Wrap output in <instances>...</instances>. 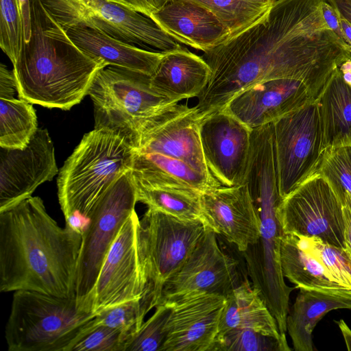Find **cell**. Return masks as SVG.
Wrapping results in <instances>:
<instances>
[{"label": "cell", "instance_id": "1", "mask_svg": "<svg viewBox=\"0 0 351 351\" xmlns=\"http://www.w3.org/2000/svg\"><path fill=\"white\" fill-rule=\"evenodd\" d=\"M324 1L277 0L252 25L204 52L210 77L195 106L200 119L267 80L296 79L324 87L351 59L349 46L324 19Z\"/></svg>", "mask_w": 351, "mask_h": 351}, {"label": "cell", "instance_id": "2", "mask_svg": "<svg viewBox=\"0 0 351 351\" xmlns=\"http://www.w3.org/2000/svg\"><path fill=\"white\" fill-rule=\"evenodd\" d=\"M82 233L61 228L39 197L0 211V291L75 296Z\"/></svg>", "mask_w": 351, "mask_h": 351}, {"label": "cell", "instance_id": "3", "mask_svg": "<svg viewBox=\"0 0 351 351\" xmlns=\"http://www.w3.org/2000/svg\"><path fill=\"white\" fill-rule=\"evenodd\" d=\"M108 66L85 54L46 10L31 0V34L13 64L19 97L48 108L70 110Z\"/></svg>", "mask_w": 351, "mask_h": 351}, {"label": "cell", "instance_id": "4", "mask_svg": "<svg viewBox=\"0 0 351 351\" xmlns=\"http://www.w3.org/2000/svg\"><path fill=\"white\" fill-rule=\"evenodd\" d=\"M134 149L106 129L85 134L60 171L58 197L65 220L79 216L88 221L95 205L109 187L132 169Z\"/></svg>", "mask_w": 351, "mask_h": 351}, {"label": "cell", "instance_id": "5", "mask_svg": "<svg viewBox=\"0 0 351 351\" xmlns=\"http://www.w3.org/2000/svg\"><path fill=\"white\" fill-rule=\"evenodd\" d=\"M248 189L261 220L258 241L244 252L248 274L272 315L281 335L286 338L287 317L291 291L287 285L280 263L282 230L277 216L282 199L277 173L270 169L254 173L247 180Z\"/></svg>", "mask_w": 351, "mask_h": 351}, {"label": "cell", "instance_id": "6", "mask_svg": "<svg viewBox=\"0 0 351 351\" xmlns=\"http://www.w3.org/2000/svg\"><path fill=\"white\" fill-rule=\"evenodd\" d=\"M96 314L76 297L14 291L5 328L9 351H66Z\"/></svg>", "mask_w": 351, "mask_h": 351}, {"label": "cell", "instance_id": "7", "mask_svg": "<svg viewBox=\"0 0 351 351\" xmlns=\"http://www.w3.org/2000/svg\"><path fill=\"white\" fill-rule=\"evenodd\" d=\"M88 95L94 106V128L114 132L134 149L145 123L178 103L156 92L151 75L112 65L97 73Z\"/></svg>", "mask_w": 351, "mask_h": 351}, {"label": "cell", "instance_id": "8", "mask_svg": "<svg viewBox=\"0 0 351 351\" xmlns=\"http://www.w3.org/2000/svg\"><path fill=\"white\" fill-rule=\"evenodd\" d=\"M209 228L201 220H187L147 208L139 221L137 243L146 282L140 300L143 316L161 301L166 282L182 267Z\"/></svg>", "mask_w": 351, "mask_h": 351}, {"label": "cell", "instance_id": "9", "mask_svg": "<svg viewBox=\"0 0 351 351\" xmlns=\"http://www.w3.org/2000/svg\"><path fill=\"white\" fill-rule=\"evenodd\" d=\"M136 186L132 169L121 175L93 208L82 233L75 287L79 306L88 305L104 261L122 226L135 211Z\"/></svg>", "mask_w": 351, "mask_h": 351}, {"label": "cell", "instance_id": "10", "mask_svg": "<svg viewBox=\"0 0 351 351\" xmlns=\"http://www.w3.org/2000/svg\"><path fill=\"white\" fill-rule=\"evenodd\" d=\"M64 28L84 26L121 41L160 51L181 47L153 20L109 0H40Z\"/></svg>", "mask_w": 351, "mask_h": 351}, {"label": "cell", "instance_id": "11", "mask_svg": "<svg viewBox=\"0 0 351 351\" xmlns=\"http://www.w3.org/2000/svg\"><path fill=\"white\" fill-rule=\"evenodd\" d=\"M283 199L314 175L326 151L317 100L273 122Z\"/></svg>", "mask_w": 351, "mask_h": 351}, {"label": "cell", "instance_id": "12", "mask_svg": "<svg viewBox=\"0 0 351 351\" xmlns=\"http://www.w3.org/2000/svg\"><path fill=\"white\" fill-rule=\"evenodd\" d=\"M277 216L283 233L317 237L344 248L342 206L317 172L282 199Z\"/></svg>", "mask_w": 351, "mask_h": 351}, {"label": "cell", "instance_id": "13", "mask_svg": "<svg viewBox=\"0 0 351 351\" xmlns=\"http://www.w3.org/2000/svg\"><path fill=\"white\" fill-rule=\"evenodd\" d=\"M139 218L134 211L122 226L101 267L88 309L94 314L134 300H141L146 282L139 259Z\"/></svg>", "mask_w": 351, "mask_h": 351}, {"label": "cell", "instance_id": "14", "mask_svg": "<svg viewBox=\"0 0 351 351\" xmlns=\"http://www.w3.org/2000/svg\"><path fill=\"white\" fill-rule=\"evenodd\" d=\"M252 130L223 109L200 119L199 136L206 165L221 185L245 183Z\"/></svg>", "mask_w": 351, "mask_h": 351}, {"label": "cell", "instance_id": "15", "mask_svg": "<svg viewBox=\"0 0 351 351\" xmlns=\"http://www.w3.org/2000/svg\"><path fill=\"white\" fill-rule=\"evenodd\" d=\"M199 121L195 106L172 104L145 123L134 149L180 160L198 171L213 177L202 151Z\"/></svg>", "mask_w": 351, "mask_h": 351}, {"label": "cell", "instance_id": "16", "mask_svg": "<svg viewBox=\"0 0 351 351\" xmlns=\"http://www.w3.org/2000/svg\"><path fill=\"white\" fill-rule=\"evenodd\" d=\"M217 234L207 230L182 267L165 285L160 304L200 292L226 296L241 283L239 263L221 249Z\"/></svg>", "mask_w": 351, "mask_h": 351}, {"label": "cell", "instance_id": "17", "mask_svg": "<svg viewBox=\"0 0 351 351\" xmlns=\"http://www.w3.org/2000/svg\"><path fill=\"white\" fill-rule=\"evenodd\" d=\"M58 172L54 146L47 129L38 128L23 149L0 147V211L32 196Z\"/></svg>", "mask_w": 351, "mask_h": 351}, {"label": "cell", "instance_id": "18", "mask_svg": "<svg viewBox=\"0 0 351 351\" xmlns=\"http://www.w3.org/2000/svg\"><path fill=\"white\" fill-rule=\"evenodd\" d=\"M324 87L296 79L267 80L242 91L223 109L254 129L316 101Z\"/></svg>", "mask_w": 351, "mask_h": 351}, {"label": "cell", "instance_id": "19", "mask_svg": "<svg viewBox=\"0 0 351 351\" xmlns=\"http://www.w3.org/2000/svg\"><path fill=\"white\" fill-rule=\"evenodd\" d=\"M225 301L223 295L200 292L164 302L171 309L161 351H212Z\"/></svg>", "mask_w": 351, "mask_h": 351}, {"label": "cell", "instance_id": "20", "mask_svg": "<svg viewBox=\"0 0 351 351\" xmlns=\"http://www.w3.org/2000/svg\"><path fill=\"white\" fill-rule=\"evenodd\" d=\"M200 202L208 227L244 252L261 234V220L247 183L219 186L203 193Z\"/></svg>", "mask_w": 351, "mask_h": 351}, {"label": "cell", "instance_id": "21", "mask_svg": "<svg viewBox=\"0 0 351 351\" xmlns=\"http://www.w3.org/2000/svg\"><path fill=\"white\" fill-rule=\"evenodd\" d=\"M150 19L178 43L203 52L230 36L210 10L193 0H169Z\"/></svg>", "mask_w": 351, "mask_h": 351}, {"label": "cell", "instance_id": "22", "mask_svg": "<svg viewBox=\"0 0 351 351\" xmlns=\"http://www.w3.org/2000/svg\"><path fill=\"white\" fill-rule=\"evenodd\" d=\"M210 77V69L202 56L182 47L165 51L151 75V86L158 93L180 101L197 97Z\"/></svg>", "mask_w": 351, "mask_h": 351}, {"label": "cell", "instance_id": "23", "mask_svg": "<svg viewBox=\"0 0 351 351\" xmlns=\"http://www.w3.org/2000/svg\"><path fill=\"white\" fill-rule=\"evenodd\" d=\"M66 31L73 42L93 60L149 75L154 73L165 53L142 49L84 26Z\"/></svg>", "mask_w": 351, "mask_h": 351}, {"label": "cell", "instance_id": "24", "mask_svg": "<svg viewBox=\"0 0 351 351\" xmlns=\"http://www.w3.org/2000/svg\"><path fill=\"white\" fill-rule=\"evenodd\" d=\"M132 172L136 183L203 193L221 186L213 177L186 162L155 152L134 149Z\"/></svg>", "mask_w": 351, "mask_h": 351}, {"label": "cell", "instance_id": "25", "mask_svg": "<svg viewBox=\"0 0 351 351\" xmlns=\"http://www.w3.org/2000/svg\"><path fill=\"white\" fill-rule=\"evenodd\" d=\"M351 309V289L318 291L300 289L287 317V331L295 351H313V332L317 322L336 309Z\"/></svg>", "mask_w": 351, "mask_h": 351}, {"label": "cell", "instance_id": "26", "mask_svg": "<svg viewBox=\"0 0 351 351\" xmlns=\"http://www.w3.org/2000/svg\"><path fill=\"white\" fill-rule=\"evenodd\" d=\"M225 297L218 334L230 329H250L273 337L290 348L287 339L280 332L274 316L247 278Z\"/></svg>", "mask_w": 351, "mask_h": 351}, {"label": "cell", "instance_id": "27", "mask_svg": "<svg viewBox=\"0 0 351 351\" xmlns=\"http://www.w3.org/2000/svg\"><path fill=\"white\" fill-rule=\"evenodd\" d=\"M326 150L351 146V86L339 68L331 74L317 99Z\"/></svg>", "mask_w": 351, "mask_h": 351}, {"label": "cell", "instance_id": "28", "mask_svg": "<svg viewBox=\"0 0 351 351\" xmlns=\"http://www.w3.org/2000/svg\"><path fill=\"white\" fill-rule=\"evenodd\" d=\"M280 263L283 276L295 288L318 291H337L345 288L335 282L313 256L300 249L291 234L282 233Z\"/></svg>", "mask_w": 351, "mask_h": 351}, {"label": "cell", "instance_id": "29", "mask_svg": "<svg viewBox=\"0 0 351 351\" xmlns=\"http://www.w3.org/2000/svg\"><path fill=\"white\" fill-rule=\"evenodd\" d=\"M38 129L32 104L14 96L0 97V147L23 149Z\"/></svg>", "mask_w": 351, "mask_h": 351}, {"label": "cell", "instance_id": "30", "mask_svg": "<svg viewBox=\"0 0 351 351\" xmlns=\"http://www.w3.org/2000/svg\"><path fill=\"white\" fill-rule=\"evenodd\" d=\"M135 184L138 202L147 205L148 208L183 219L201 220L206 224L200 202L201 193L169 187L147 186L136 182Z\"/></svg>", "mask_w": 351, "mask_h": 351}, {"label": "cell", "instance_id": "31", "mask_svg": "<svg viewBox=\"0 0 351 351\" xmlns=\"http://www.w3.org/2000/svg\"><path fill=\"white\" fill-rule=\"evenodd\" d=\"M290 234L300 249L322 263L335 282L351 289V259L345 248L331 245L317 237Z\"/></svg>", "mask_w": 351, "mask_h": 351}, {"label": "cell", "instance_id": "32", "mask_svg": "<svg viewBox=\"0 0 351 351\" xmlns=\"http://www.w3.org/2000/svg\"><path fill=\"white\" fill-rule=\"evenodd\" d=\"M210 10L229 30L230 36L245 29L271 5L250 0H193Z\"/></svg>", "mask_w": 351, "mask_h": 351}, {"label": "cell", "instance_id": "33", "mask_svg": "<svg viewBox=\"0 0 351 351\" xmlns=\"http://www.w3.org/2000/svg\"><path fill=\"white\" fill-rule=\"evenodd\" d=\"M317 173L328 182L341 204L351 198V146L326 149Z\"/></svg>", "mask_w": 351, "mask_h": 351}, {"label": "cell", "instance_id": "34", "mask_svg": "<svg viewBox=\"0 0 351 351\" xmlns=\"http://www.w3.org/2000/svg\"><path fill=\"white\" fill-rule=\"evenodd\" d=\"M277 339L250 329H230L217 335L212 351H290Z\"/></svg>", "mask_w": 351, "mask_h": 351}, {"label": "cell", "instance_id": "35", "mask_svg": "<svg viewBox=\"0 0 351 351\" xmlns=\"http://www.w3.org/2000/svg\"><path fill=\"white\" fill-rule=\"evenodd\" d=\"M155 308L154 314L128 342L124 351H161L171 308L169 304L161 303Z\"/></svg>", "mask_w": 351, "mask_h": 351}, {"label": "cell", "instance_id": "36", "mask_svg": "<svg viewBox=\"0 0 351 351\" xmlns=\"http://www.w3.org/2000/svg\"><path fill=\"white\" fill-rule=\"evenodd\" d=\"M91 320L66 351H124L128 339L121 331Z\"/></svg>", "mask_w": 351, "mask_h": 351}, {"label": "cell", "instance_id": "37", "mask_svg": "<svg viewBox=\"0 0 351 351\" xmlns=\"http://www.w3.org/2000/svg\"><path fill=\"white\" fill-rule=\"evenodd\" d=\"M24 40V30L16 0H0V47L12 64Z\"/></svg>", "mask_w": 351, "mask_h": 351}, {"label": "cell", "instance_id": "38", "mask_svg": "<svg viewBox=\"0 0 351 351\" xmlns=\"http://www.w3.org/2000/svg\"><path fill=\"white\" fill-rule=\"evenodd\" d=\"M140 300H131L108 308L97 314L91 322L95 325H104L121 331L128 342L144 322Z\"/></svg>", "mask_w": 351, "mask_h": 351}, {"label": "cell", "instance_id": "39", "mask_svg": "<svg viewBox=\"0 0 351 351\" xmlns=\"http://www.w3.org/2000/svg\"><path fill=\"white\" fill-rule=\"evenodd\" d=\"M150 19L162 9L169 0H109Z\"/></svg>", "mask_w": 351, "mask_h": 351}, {"label": "cell", "instance_id": "40", "mask_svg": "<svg viewBox=\"0 0 351 351\" xmlns=\"http://www.w3.org/2000/svg\"><path fill=\"white\" fill-rule=\"evenodd\" d=\"M324 19L328 27L345 44L348 45L341 25L340 16L334 8L325 0L322 4Z\"/></svg>", "mask_w": 351, "mask_h": 351}, {"label": "cell", "instance_id": "41", "mask_svg": "<svg viewBox=\"0 0 351 351\" xmlns=\"http://www.w3.org/2000/svg\"><path fill=\"white\" fill-rule=\"evenodd\" d=\"M18 92L16 81L13 70L1 64L0 66V97H11Z\"/></svg>", "mask_w": 351, "mask_h": 351}, {"label": "cell", "instance_id": "42", "mask_svg": "<svg viewBox=\"0 0 351 351\" xmlns=\"http://www.w3.org/2000/svg\"><path fill=\"white\" fill-rule=\"evenodd\" d=\"M341 205L344 224V248L351 259V199L349 197H346Z\"/></svg>", "mask_w": 351, "mask_h": 351}, {"label": "cell", "instance_id": "43", "mask_svg": "<svg viewBox=\"0 0 351 351\" xmlns=\"http://www.w3.org/2000/svg\"><path fill=\"white\" fill-rule=\"evenodd\" d=\"M22 19L24 40L27 41L31 34V0H16Z\"/></svg>", "mask_w": 351, "mask_h": 351}, {"label": "cell", "instance_id": "44", "mask_svg": "<svg viewBox=\"0 0 351 351\" xmlns=\"http://www.w3.org/2000/svg\"><path fill=\"white\" fill-rule=\"evenodd\" d=\"M338 14L351 25V0H327Z\"/></svg>", "mask_w": 351, "mask_h": 351}, {"label": "cell", "instance_id": "45", "mask_svg": "<svg viewBox=\"0 0 351 351\" xmlns=\"http://www.w3.org/2000/svg\"><path fill=\"white\" fill-rule=\"evenodd\" d=\"M336 322L341 331L348 350H351V329L343 319H340Z\"/></svg>", "mask_w": 351, "mask_h": 351}, {"label": "cell", "instance_id": "46", "mask_svg": "<svg viewBox=\"0 0 351 351\" xmlns=\"http://www.w3.org/2000/svg\"><path fill=\"white\" fill-rule=\"evenodd\" d=\"M340 21L346 42L349 46L351 52V25L341 16Z\"/></svg>", "mask_w": 351, "mask_h": 351}, {"label": "cell", "instance_id": "47", "mask_svg": "<svg viewBox=\"0 0 351 351\" xmlns=\"http://www.w3.org/2000/svg\"><path fill=\"white\" fill-rule=\"evenodd\" d=\"M339 68L342 73L351 72V59L343 62Z\"/></svg>", "mask_w": 351, "mask_h": 351}, {"label": "cell", "instance_id": "48", "mask_svg": "<svg viewBox=\"0 0 351 351\" xmlns=\"http://www.w3.org/2000/svg\"><path fill=\"white\" fill-rule=\"evenodd\" d=\"M256 3L265 4L267 5H271L277 0H250Z\"/></svg>", "mask_w": 351, "mask_h": 351}, {"label": "cell", "instance_id": "49", "mask_svg": "<svg viewBox=\"0 0 351 351\" xmlns=\"http://www.w3.org/2000/svg\"><path fill=\"white\" fill-rule=\"evenodd\" d=\"M349 84L351 86V82L349 83Z\"/></svg>", "mask_w": 351, "mask_h": 351}]
</instances>
